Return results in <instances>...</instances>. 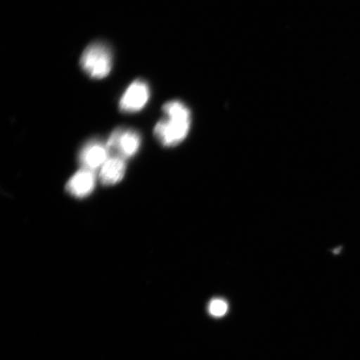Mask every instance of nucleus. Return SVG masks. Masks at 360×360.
Instances as JSON below:
<instances>
[{"label": "nucleus", "instance_id": "obj_1", "mask_svg": "<svg viewBox=\"0 0 360 360\" xmlns=\"http://www.w3.org/2000/svg\"><path fill=\"white\" fill-rule=\"evenodd\" d=\"M162 110L165 118L155 125L154 133L158 141L165 147H174L186 139L191 126V112L181 101L165 103Z\"/></svg>", "mask_w": 360, "mask_h": 360}, {"label": "nucleus", "instance_id": "obj_2", "mask_svg": "<svg viewBox=\"0 0 360 360\" xmlns=\"http://www.w3.org/2000/svg\"><path fill=\"white\" fill-rule=\"evenodd\" d=\"M80 66L90 78H106L112 68V53L110 48L103 42L89 44L81 56Z\"/></svg>", "mask_w": 360, "mask_h": 360}, {"label": "nucleus", "instance_id": "obj_3", "mask_svg": "<svg viewBox=\"0 0 360 360\" xmlns=\"http://www.w3.org/2000/svg\"><path fill=\"white\" fill-rule=\"evenodd\" d=\"M141 145V135L135 130L118 128L110 134L106 143L110 153L112 155L127 159L139 151Z\"/></svg>", "mask_w": 360, "mask_h": 360}, {"label": "nucleus", "instance_id": "obj_4", "mask_svg": "<svg viewBox=\"0 0 360 360\" xmlns=\"http://www.w3.org/2000/svg\"><path fill=\"white\" fill-rule=\"evenodd\" d=\"M150 97L148 84L142 79L134 80L126 89L120 101V110L124 114H134L143 109Z\"/></svg>", "mask_w": 360, "mask_h": 360}, {"label": "nucleus", "instance_id": "obj_5", "mask_svg": "<svg viewBox=\"0 0 360 360\" xmlns=\"http://www.w3.org/2000/svg\"><path fill=\"white\" fill-rule=\"evenodd\" d=\"M107 146L100 141H90L85 143L79 153V163L83 169L94 171L101 169L110 158Z\"/></svg>", "mask_w": 360, "mask_h": 360}, {"label": "nucleus", "instance_id": "obj_6", "mask_svg": "<svg viewBox=\"0 0 360 360\" xmlns=\"http://www.w3.org/2000/svg\"><path fill=\"white\" fill-rule=\"evenodd\" d=\"M96 184V178L94 171L82 169L69 180L66 190L74 197L84 198L94 191Z\"/></svg>", "mask_w": 360, "mask_h": 360}, {"label": "nucleus", "instance_id": "obj_7", "mask_svg": "<svg viewBox=\"0 0 360 360\" xmlns=\"http://www.w3.org/2000/svg\"><path fill=\"white\" fill-rule=\"evenodd\" d=\"M125 171V160L120 156L111 155L100 170V179L105 186H112L122 180Z\"/></svg>", "mask_w": 360, "mask_h": 360}, {"label": "nucleus", "instance_id": "obj_8", "mask_svg": "<svg viewBox=\"0 0 360 360\" xmlns=\"http://www.w3.org/2000/svg\"><path fill=\"white\" fill-rule=\"evenodd\" d=\"M229 309L226 301L222 299H214L210 301L209 312L216 318L223 317L227 313Z\"/></svg>", "mask_w": 360, "mask_h": 360}]
</instances>
